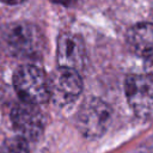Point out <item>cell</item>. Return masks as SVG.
<instances>
[{
  "instance_id": "obj_1",
  "label": "cell",
  "mask_w": 153,
  "mask_h": 153,
  "mask_svg": "<svg viewBox=\"0 0 153 153\" xmlns=\"http://www.w3.org/2000/svg\"><path fill=\"white\" fill-rule=\"evenodd\" d=\"M5 48L20 57L37 56L44 48V38L38 27L29 23H12L6 25L0 33Z\"/></svg>"
},
{
  "instance_id": "obj_2",
  "label": "cell",
  "mask_w": 153,
  "mask_h": 153,
  "mask_svg": "<svg viewBox=\"0 0 153 153\" xmlns=\"http://www.w3.org/2000/svg\"><path fill=\"white\" fill-rule=\"evenodd\" d=\"M13 86L23 102L42 104L51 96V84L45 73L33 65H25L13 75Z\"/></svg>"
},
{
  "instance_id": "obj_3",
  "label": "cell",
  "mask_w": 153,
  "mask_h": 153,
  "mask_svg": "<svg viewBox=\"0 0 153 153\" xmlns=\"http://www.w3.org/2000/svg\"><path fill=\"white\" fill-rule=\"evenodd\" d=\"M111 121L110 106L98 98L85 100L76 116V126L80 133L88 137L96 139L102 136Z\"/></svg>"
},
{
  "instance_id": "obj_4",
  "label": "cell",
  "mask_w": 153,
  "mask_h": 153,
  "mask_svg": "<svg viewBox=\"0 0 153 153\" xmlns=\"http://www.w3.org/2000/svg\"><path fill=\"white\" fill-rule=\"evenodd\" d=\"M124 91L127 100L135 115L143 120L153 118V75H129Z\"/></svg>"
},
{
  "instance_id": "obj_5",
  "label": "cell",
  "mask_w": 153,
  "mask_h": 153,
  "mask_svg": "<svg viewBox=\"0 0 153 153\" xmlns=\"http://www.w3.org/2000/svg\"><path fill=\"white\" fill-rule=\"evenodd\" d=\"M11 121L19 136L27 141H33L41 137L45 126V120L41 110L35 104L26 102L16 105L12 109Z\"/></svg>"
},
{
  "instance_id": "obj_6",
  "label": "cell",
  "mask_w": 153,
  "mask_h": 153,
  "mask_svg": "<svg viewBox=\"0 0 153 153\" xmlns=\"http://www.w3.org/2000/svg\"><path fill=\"white\" fill-rule=\"evenodd\" d=\"M85 45L73 33H62L57 39V62L60 67L80 69L85 63Z\"/></svg>"
},
{
  "instance_id": "obj_7",
  "label": "cell",
  "mask_w": 153,
  "mask_h": 153,
  "mask_svg": "<svg viewBox=\"0 0 153 153\" xmlns=\"http://www.w3.org/2000/svg\"><path fill=\"white\" fill-rule=\"evenodd\" d=\"M50 84L51 94L55 93L67 102L75 99L82 90V80L78 71L67 67H59Z\"/></svg>"
},
{
  "instance_id": "obj_8",
  "label": "cell",
  "mask_w": 153,
  "mask_h": 153,
  "mask_svg": "<svg viewBox=\"0 0 153 153\" xmlns=\"http://www.w3.org/2000/svg\"><path fill=\"white\" fill-rule=\"evenodd\" d=\"M127 42L135 54L145 57L153 55V24L140 23L131 26L127 33Z\"/></svg>"
},
{
  "instance_id": "obj_9",
  "label": "cell",
  "mask_w": 153,
  "mask_h": 153,
  "mask_svg": "<svg viewBox=\"0 0 153 153\" xmlns=\"http://www.w3.org/2000/svg\"><path fill=\"white\" fill-rule=\"evenodd\" d=\"M25 140L22 136H16L7 139L0 146V153H29V147Z\"/></svg>"
},
{
  "instance_id": "obj_10",
  "label": "cell",
  "mask_w": 153,
  "mask_h": 153,
  "mask_svg": "<svg viewBox=\"0 0 153 153\" xmlns=\"http://www.w3.org/2000/svg\"><path fill=\"white\" fill-rule=\"evenodd\" d=\"M145 71H146V73L153 75V55L147 57V60L145 62Z\"/></svg>"
},
{
  "instance_id": "obj_11",
  "label": "cell",
  "mask_w": 153,
  "mask_h": 153,
  "mask_svg": "<svg viewBox=\"0 0 153 153\" xmlns=\"http://www.w3.org/2000/svg\"><path fill=\"white\" fill-rule=\"evenodd\" d=\"M50 1L57 5H62V6H71L72 4L75 2V0H50Z\"/></svg>"
},
{
  "instance_id": "obj_12",
  "label": "cell",
  "mask_w": 153,
  "mask_h": 153,
  "mask_svg": "<svg viewBox=\"0 0 153 153\" xmlns=\"http://www.w3.org/2000/svg\"><path fill=\"white\" fill-rule=\"evenodd\" d=\"M0 1H2L5 4H8V5H18V4H20L25 0H0Z\"/></svg>"
}]
</instances>
